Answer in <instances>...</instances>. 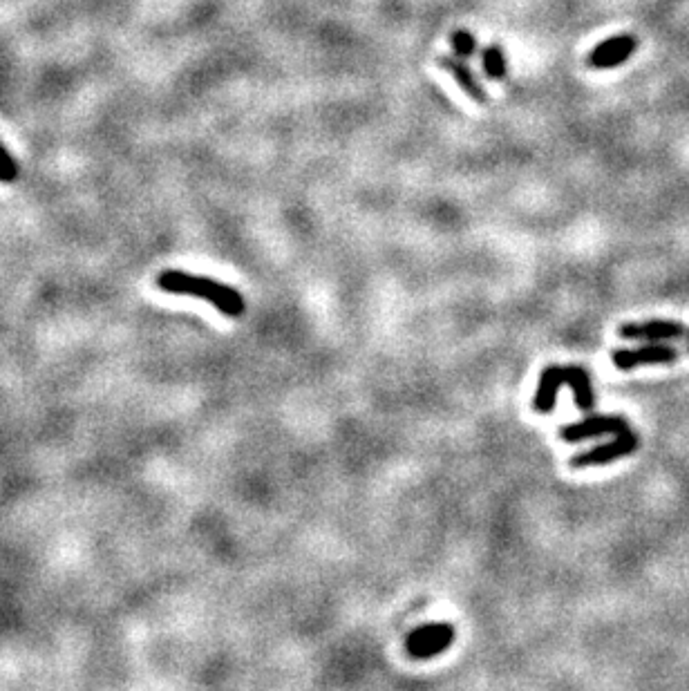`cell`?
Instances as JSON below:
<instances>
[{
    "mask_svg": "<svg viewBox=\"0 0 689 691\" xmlns=\"http://www.w3.org/2000/svg\"><path fill=\"white\" fill-rule=\"evenodd\" d=\"M157 287L166 293H175V296L200 298L229 318H240L244 314V298L240 293L213 278L173 269L159 273Z\"/></svg>",
    "mask_w": 689,
    "mask_h": 691,
    "instance_id": "obj_1",
    "label": "cell"
},
{
    "mask_svg": "<svg viewBox=\"0 0 689 691\" xmlns=\"http://www.w3.org/2000/svg\"><path fill=\"white\" fill-rule=\"evenodd\" d=\"M562 383L571 385L575 405H578L582 412H589L593 407V401H596V396H593V385H591L587 369L580 365H549L544 369L540 376V385H537V392H535V401H533L535 412H540V414L553 412L555 396H558Z\"/></svg>",
    "mask_w": 689,
    "mask_h": 691,
    "instance_id": "obj_2",
    "label": "cell"
},
{
    "mask_svg": "<svg viewBox=\"0 0 689 691\" xmlns=\"http://www.w3.org/2000/svg\"><path fill=\"white\" fill-rule=\"evenodd\" d=\"M452 640H455L452 624H426V627H419L410 633L408 640H405V649H408L412 658L428 660L446 651L452 645Z\"/></svg>",
    "mask_w": 689,
    "mask_h": 691,
    "instance_id": "obj_3",
    "label": "cell"
},
{
    "mask_svg": "<svg viewBox=\"0 0 689 691\" xmlns=\"http://www.w3.org/2000/svg\"><path fill=\"white\" fill-rule=\"evenodd\" d=\"M638 450V434L631 430L613 434V441L602 443V446L593 448L589 452L575 454L571 459V468H591V466H607L616 459L627 457V454Z\"/></svg>",
    "mask_w": 689,
    "mask_h": 691,
    "instance_id": "obj_4",
    "label": "cell"
},
{
    "mask_svg": "<svg viewBox=\"0 0 689 691\" xmlns=\"http://www.w3.org/2000/svg\"><path fill=\"white\" fill-rule=\"evenodd\" d=\"M638 50V39L631 34H618L598 43L587 56V65L593 70H613L629 61Z\"/></svg>",
    "mask_w": 689,
    "mask_h": 691,
    "instance_id": "obj_5",
    "label": "cell"
},
{
    "mask_svg": "<svg viewBox=\"0 0 689 691\" xmlns=\"http://www.w3.org/2000/svg\"><path fill=\"white\" fill-rule=\"evenodd\" d=\"M627 430L629 423L622 416H589V419L566 425V428H562L560 437L566 443H580L593 437H602V434H620Z\"/></svg>",
    "mask_w": 689,
    "mask_h": 691,
    "instance_id": "obj_6",
    "label": "cell"
},
{
    "mask_svg": "<svg viewBox=\"0 0 689 691\" xmlns=\"http://www.w3.org/2000/svg\"><path fill=\"white\" fill-rule=\"evenodd\" d=\"M676 358H678V352L674 347L651 343L638 349H616V352L611 354V363L627 372V369H634L640 365H667V363H674Z\"/></svg>",
    "mask_w": 689,
    "mask_h": 691,
    "instance_id": "obj_7",
    "label": "cell"
},
{
    "mask_svg": "<svg viewBox=\"0 0 689 691\" xmlns=\"http://www.w3.org/2000/svg\"><path fill=\"white\" fill-rule=\"evenodd\" d=\"M687 334V329L674 320H647V323H629L620 327V336L627 340H647V343H660V340H678Z\"/></svg>",
    "mask_w": 689,
    "mask_h": 691,
    "instance_id": "obj_8",
    "label": "cell"
},
{
    "mask_svg": "<svg viewBox=\"0 0 689 691\" xmlns=\"http://www.w3.org/2000/svg\"><path fill=\"white\" fill-rule=\"evenodd\" d=\"M437 63H439L441 70H446L450 77L455 79V83L468 94L470 99H473L475 103H479V106H486L488 94L484 90V85L477 81L473 70H470L464 61L455 59V56H439Z\"/></svg>",
    "mask_w": 689,
    "mask_h": 691,
    "instance_id": "obj_9",
    "label": "cell"
},
{
    "mask_svg": "<svg viewBox=\"0 0 689 691\" xmlns=\"http://www.w3.org/2000/svg\"><path fill=\"white\" fill-rule=\"evenodd\" d=\"M481 63H484V72L488 74L493 81H506L508 77V63H506V54L502 50V45H488L484 54H481Z\"/></svg>",
    "mask_w": 689,
    "mask_h": 691,
    "instance_id": "obj_10",
    "label": "cell"
},
{
    "mask_svg": "<svg viewBox=\"0 0 689 691\" xmlns=\"http://www.w3.org/2000/svg\"><path fill=\"white\" fill-rule=\"evenodd\" d=\"M450 45H452V52L461 56V59H470V56L477 52V39L468 30L452 32Z\"/></svg>",
    "mask_w": 689,
    "mask_h": 691,
    "instance_id": "obj_11",
    "label": "cell"
},
{
    "mask_svg": "<svg viewBox=\"0 0 689 691\" xmlns=\"http://www.w3.org/2000/svg\"><path fill=\"white\" fill-rule=\"evenodd\" d=\"M16 177H18L16 159L9 155V150L3 146V141H0V182L12 184Z\"/></svg>",
    "mask_w": 689,
    "mask_h": 691,
    "instance_id": "obj_12",
    "label": "cell"
}]
</instances>
